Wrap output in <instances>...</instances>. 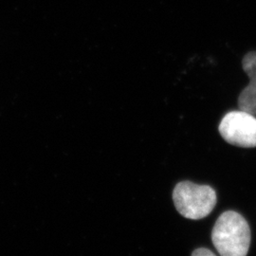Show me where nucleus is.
I'll return each instance as SVG.
<instances>
[{"label": "nucleus", "mask_w": 256, "mask_h": 256, "mask_svg": "<svg viewBox=\"0 0 256 256\" xmlns=\"http://www.w3.org/2000/svg\"><path fill=\"white\" fill-rule=\"evenodd\" d=\"M212 241L220 256H247L250 245L247 220L236 212H224L214 226Z\"/></svg>", "instance_id": "obj_1"}, {"label": "nucleus", "mask_w": 256, "mask_h": 256, "mask_svg": "<svg viewBox=\"0 0 256 256\" xmlns=\"http://www.w3.org/2000/svg\"><path fill=\"white\" fill-rule=\"evenodd\" d=\"M173 200L176 209L184 218L202 220L214 210L216 204V194L208 185L182 182L174 187Z\"/></svg>", "instance_id": "obj_2"}, {"label": "nucleus", "mask_w": 256, "mask_h": 256, "mask_svg": "<svg viewBox=\"0 0 256 256\" xmlns=\"http://www.w3.org/2000/svg\"><path fill=\"white\" fill-rule=\"evenodd\" d=\"M220 132L228 144L238 147H256V116L243 110L227 113L220 122Z\"/></svg>", "instance_id": "obj_3"}, {"label": "nucleus", "mask_w": 256, "mask_h": 256, "mask_svg": "<svg viewBox=\"0 0 256 256\" xmlns=\"http://www.w3.org/2000/svg\"><path fill=\"white\" fill-rule=\"evenodd\" d=\"M242 66L250 78V84L238 97V108L256 116V52H250L244 56Z\"/></svg>", "instance_id": "obj_4"}, {"label": "nucleus", "mask_w": 256, "mask_h": 256, "mask_svg": "<svg viewBox=\"0 0 256 256\" xmlns=\"http://www.w3.org/2000/svg\"><path fill=\"white\" fill-rule=\"evenodd\" d=\"M192 256H216L210 250L205 248H200L192 252Z\"/></svg>", "instance_id": "obj_5"}]
</instances>
